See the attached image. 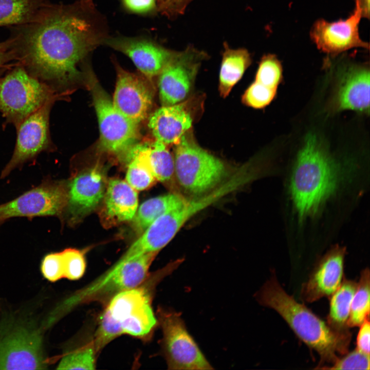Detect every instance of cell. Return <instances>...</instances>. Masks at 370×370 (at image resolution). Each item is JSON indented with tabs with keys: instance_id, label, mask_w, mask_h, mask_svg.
<instances>
[{
	"instance_id": "cell-2",
	"label": "cell",
	"mask_w": 370,
	"mask_h": 370,
	"mask_svg": "<svg viewBox=\"0 0 370 370\" xmlns=\"http://www.w3.org/2000/svg\"><path fill=\"white\" fill-rule=\"evenodd\" d=\"M339 164L315 134L306 136L293 166L289 191L300 221L316 215L342 179Z\"/></svg>"
},
{
	"instance_id": "cell-32",
	"label": "cell",
	"mask_w": 370,
	"mask_h": 370,
	"mask_svg": "<svg viewBox=\"0 0 370 370\" xmlns=\"http://www.w3.org/2000/svg\"><path fill=\"white\" fill-rule=\"evenodd\" d=\"M276 89L254 81L246 90L243 101L247 105L261 108L268 105L274 98Z\"/></svg>"
},
{
	"instance_id": "cell-4",
	"label": "cell",
	"mask_w": 370,
	"mask_h": 370,
	"mask_svg": "<svg viewBox=\"0 0 370 370\" xmlns=\"http://www.w3.org/2000/svg\"><path fill=\"white\" fill-rule=\"evenodd\" d=\"M259 169L246 166L235 172L218 186L201 195L186 199L178 207L155 220L147 228L149 236L159 248L165 247L191 218L224 196L258 177Z\"/></svg>"
},
{
	"instance_id": "cell-13",
	"label": "cell",
	"mask_w": 370,
	"mask_h": 370,
	"mask_svg": "<svg viewBox=\"0 0 370 370\" xmlns=\"http://www.w3.org/2000/svg\"><path fill=\"white\" fill-rule=\"evenodd\" d=\"M67 201V190L59 183L44 181L15 199L0 205V218L54 216L62 213Z\"/></svg>"
},
{
	"instance_id": "cell-19",
	"label": "cell",
	"mask_w": 370,
	"mask_h": 370,
	"mask_svg": "<svg viewBox=\"0 0 370 370\" xmlns=\"http://www.w3.org/2000/svg\"><path fill=\"white\" fill-rule=\"evenodd\" d=\"M334 99L338 110L369 111V70L366 66L348 63L341 66Z\"/></svg>"
},
{
	"instance_id": "cell-6",
	"label": "cell",
	"mask_w": 370,
	"mask_h": 370,
	"mask_svg": "<svg viewBox=\"0 0 370 370\" xmlns=\"http://www.w3.org/2000/svg\"><path fill=\"white\" fill-rule=\"evenodd\" d=\"M175 176L190 193L201 195L218 186L227 174L225 164L185 134L175 144Z\"/></svg>"
},
{
	"instance_id": "cell-10",
	"label": "cell",
	"mask_w": 370,
	"mask_h": 370,
	"mask_svg": "<svg viewBox=\"0 0 370 370\" xmlns=\"http://www.w3.org/2000/svg\"><path fill=\"white\" fill-rule=\"evenodd\" d=\"M151 304L148 290L138 286L115 294L105 310L122 334L145 338L152 333L157 323Z\"/></svg>"
},
{
	"instance_id": "cell-18",
	"label": "cell",
	"mask_w": 370,
	"mask_h": 370,
	"mask_svg": "<svg viewBox=\"0 0 370 370\" xmlns=\"http://www.w3.org/2000/svg\"><path fill=\"white\" fill-rule=\"evenodd\" d=\"M105 176L98 166L88 169L76 176L67 190L69 218L75 221L90 213L104 196Z\"/></svg>"
},
{
	"instance_id": "cell-36",
	"label": "cell",
	"mask_w": 370,
	"mask_h": 370,
	"mask_svg": "<svg viewBox=\"0 0 370 370\" xmlns=\"http://www.w3.org/2000/svg\"><path fill=\"white\" fill-rule=\"evenodd\" d=\"M158 12L170 19L182 14L193 0H156Z\"/></svg>"
},
{
	"instance_id": "cell-35",
	"label": "cell",
	"mask_w": 370,
	"mask_h": 370,
	"mask_svg": "<svg viewBox=\"0 0 370 370\" xmlns=\"http://www.w3.org/2000/svg\"><path fill=\"white\" fill-rule=\"evenodd\" d=\"M41 271L45 279L55 282L64 278V264L61 252L46 255L41 264Z\"/></svg>"
},
{
	"instance_id": "cell-16",
	"label": "cell",
	"mask_w": 370,
	"mask_h": 370,
	"mask_svg": "<svg viewBox=\"0 0 370 370\" xmlns=\"http://www.w3.org/2000/svg\"><path fill=\"white\" fill-rule=\"evenodd\" d=\"M104 45L126 55L149 78L159 75L176 52L150 38L141 36H108Z\"/></svg>"
},
{
	"instance_id": "cell-24",
	"label": "cell",
	"mask_w": 370,
	"mask_h": 370,
	"mask_svg": "<svg viewBox=\"0 0 370 370\" xmlns=\"http://www.w3.org/2000/svg\"><path fill=\"white\" fill-rule=\"evenodd\" d=\"M357 283L344 279L337 290L331 295L327 323L335 330L350 333L347 325L351 301Z\"/></svg>"
},
{
	"instance_id": "cell-38",
	"label": "cell",
	"mask_w": 370,
	"mask_h": 370,
	"mask_svg": "<svg viewBox=\"0 0 370 370\" xmlns=\"http://www.w3.org/2000/svg\"><path fill=\"white\" fill-rule=\"evenodd\" d=\"M18 57L16 36L0 43V67L7 62Z\"/></svg>"
},
{
	"instance_id": "cell-8",
	"label": "cell",
	"mask_w": 370,
	"mask_h": 370,
	"mask_svg": "<svg viewBox=\"0 0 370 370\" xmlns=\"http://www.w3.org/2000/svg\"><path fill=\"white\" fill-rule=\"evenodd\" d=\"M157 318L163 334L161 346L169 369H213L188 331L180 313L159 308Z\"/></svg>"
},
{
	"instance_id": "cell-37",
	"label": "cell",
	"mask_w": 370,
	"mask_h": 370,
	"mask_svg": "<svg viewBox=\"0 0 370 370\" xmlns=\"http://www.w3.org/2000/svg\"><path fill=\"white\" fill-rule=\"evenodd\" d=\"M123 8L128 12L141 15H153L158 12L156 0H121Z\"/></svg>"
},
{
	"instance_id": "cell-5",
	"label": "cell",
	"mask_w": 370,
	"mask_h": 370,
	"mask_svg": "<svg viewBox=\"0 0 370 370\" xmlns=\"http://www.w3.org/2000/svg\"><path fill=\"white\" fill-rule=\"evenodd\" d=\"M157 253L151 252L121 257L107 272L68 299L55 313L64 312L82 303L103 300L139 286L146 279Z\"/></svg>"
},
{
	"instance_id": "cell-39",
	"label": "cell",
	"mask_w": 370,
	"mask_h": 370,
	"mask_svg": "<svg viewBox=\"0 0 370 370\" xmlns=\"http://www.w3.org/2000/svg\"><path fill=\"white\" fill-rule=\"evenodd\" d=\"M357 338V349L369 355L370 324L369 318L365 319L360 325Z\"/></svg>"
},
{
	"instance_id": "cell-27",
	"label": "cell",
	"mask_w": 370,
	"mask_h": 370,
	"mask_svg": "<svg viewBox=\"0 0 370 370\" xmlns=\"http://www.w3.org/2000/svg\"><path fill=\"white\" fill-rule=\"evenodd\" d=\"M45 0H0V26L28 22L44 5Z\"/></svg>"
},
{
	"instance_id": "cell-17",
	"label": "cell",
	"mask_w": 370,
	"mask_h": 370,
	"mask_svg": "<svg viewBox=\"0 0 370 370\" xmlns=\"http://www.w3.org/2000/svg\"><path fill=\"white\" fill-rule=\"evenodd\" d=\"M117 81L112 100L115 107L139 124L146 119L152 107L153 91L143 79L123 69L116 62Z\"/></svg>"
},
{
	"instance_id": "cell-21",
	"label": "cell",
	"mask_w": 370,
	"mask_h": 370,
	"mask_svg": "<svg viewBox=\"0 0 370 370\" xmlns=\"http://www.w3.org/2000/svg\"><path fill=\"white\" fill-rule=\"evenodd\" d=\"M193 119L181 103L162 106L150 116L149 127L156 140L164 144H177L191 127Z\"/></svg>"
},
{
	"instance_id": "cell-33",
	"label": "cell",
	"mask_w": 370,
	"mask_h": 370,
	"mask_svg": "<svg viewBox=\"0 0 370 370\" xmlns=\"http://www.w3.org/2000/svg\"><path fill=\"white\" fill-rule=\"evenodd\" d=\"M64 264V278L70 280L80 279L85 271L86 261L83 252L68 248L61 252Z\"/></svg>"
},
{
	"instance_id": "cell-15",
	"label": "cell",
	"mask_w": 370,
	"mask_h": 370,
	"mask_svg": "<svg viewBox=\"0 0 370 370\" xmlns=\"http://www.w3.org/2000/svg\"><path fill=\"white\" fill-rule=\"evenodd\" d=\"M362 17L358 3L356 2L351 14L345 20L329 22L320 18L312 25L310 36L317 48L331 55L354 48L369 49V44L360 36L359 25Z\"/></svg>"
},
{
	"instance_id": "cell-40",
	"label": "cell",
	"mask_w": 370,
	"mask_h": 370,
	"mask_svg": "<svg viewBox=\"0 0 370 370\" xmlns=\"http://www.w3.org/2000/svg\"><path fill=\"white\" fill-rule=\"evenodd\" d=\"M5 220L3 219L0 218V226L4 223Z\"/></svg>"
},
{
	"instance_id": "cell-11",
	"label": "cell",
	"mask_w": 370,
	"mask_h": 370,
	"mask_svg": "<svg viewBox=\"0 0 370 370\" xmlns=\"http://www.w3.org/2000/svg\"><path fill=\"white\" fill-rule=\"evenodd\" d=\"M47 366L39 330L17 325L0 337V369H42Z\"/></svg>"
},
{
	"instance_id": "cell-12",
	"label": "cell",
	"mask_w": 370,
	"mask_h": 370,
	"mask_svg": "<svg viewBox=\"0 0 370 370\" xmlns=\"http://www.w3.org/2000/svg\"><path fill=\"white\" fill-rule=\"evenodd\" d=\"M207 53L189 45L175 53L159 75V91L163 106L179 103L190 92L201 62Z\"/></svg>"
},
{
	"instance_id": "cell-9",
	"label": "cell",
	"mask_w": 370,
	"mask_h": 370,
	"mask_svg": "<svg viewBox=\"0 0 370 370\" xmlns=\"http://www.w3.org/2000/svg\"><path fill=\"white\" fill-rule=\"evenodd\" d=\"M50 99L47 86L22 67L0 80V111L16 126Z\"/></svg>"
},
{
	"instance_id": "cell-29",
	"label": "cell",
	"mask_w": 370,
	"mask_h": 370,
	"mask_svg": "<svg viewBox=\"0 0 370 370\" xmlns=\"http://www.w3.org/2000/svg\"><path fill=\"white\" fill-rule=\"evenodd\" d=\"M369 271L361 272L357 288L353 297L347 325L348 328L360 325L369 317Z\"/></svg>"
},
{
	"instance_id": "cell-28",
	"label": "cell",
	"mask_w": 370,
	"mask_h": 370,
	"mask_svg": "<svg viewBox=\"0 0 370 370\" xmlns=\"http://www.w3.org/2000/svg\"><path fill=\"white\" fill-rule=\"evenodd\" d=\"M149 164L156 180L165 182L175 176L174 156L166 145L156 140L145 145Z\"/></svg>"
},
{
	"instance_id": "cell-31",
	"label": "cell",
	"mask_w": 370,
	"mask_h": 370,
	"mask_svg": "<svg viewBox=\"0 0 370 370\" xmlns=\"http://www.w3.org/2000/svg\"><path fill=\"white\" fill-rule=\"evenodd\" d=\"M93 344L65 355L60 361L58 369H94L95 354Z\"/></svg>"
},
{
	"instance_id": "cell-1",
	"label": "cell",
	"mask_w": 370,
	"mask_h": 370,
	"mask_svg": "<svg viewBox=\"0 0 370 370\" xmlns=\"http://www.w3.org/2000/svg\"><path fill=\"white\" fill-rule=\"evenodd\" d=\"M24 25L16 36L18 56L36 77L61 83L78 78V64L109 36L93 0L44 5Z\"/></svg>"
},
{
	"instance_id": "cell-25",
	"label": "cell",
	"mask_w": 370,
	"mask_h": 370,
	"mask_svg": "<svg viewBox=\"0 0 370 370\" xmlns=\"http://www.w3.org/2000/svg\"><path fill=\"white\" fill-rule=\"evenodd\" d=\"M186 199L176 193L167 194L150 198L142 202L133 218V226L139 233L166 212L179 206Z\"/></svg>"
},
{
	"instance_id": "cell-20",
	"label": "cell",
	"mask_w": 370,
	"mask_h": 370,
	"mask_svg": "<svg viewBox=\"0 0 370 370\" xmlns=\"http://www.w3.org/2000/svg\"><path fill=\"white\" fill-rule=\"evenodd\" d=\"M345 249L336 246L318 262L302 285L301 298L312 303L324 297H331L340 286L343 274Z\"/></svg>"
},
{
	"instance_id": "cell-22",
	"label": "cell",
	"mask_w": 370,
	"mask_h": 370,
	"mask_svg": "<svg viewBox=\"0 0 370 370\" xmlns=\"http://www.w3.org/2000/svg\"><path fill=\"white\" fill-rule=\"evenodd\" d=\"M104 197L103 215L108 222L116 224L133 219L138 206V193L126 181L110 179Z\"/></svg>"
},
{
	"instance_id": "cell-14",
	"label": "cell",
	"mask_w": 370,
	"mask_h": 370,
	"mask_svg": "<svg viewBox=\"0 0 370 370\" xmlns=\"http://www.w3.org/2000/svg\"><path fill=\"white\" fill-rule=\"evenodd\" d=\"M52 103L51 99L48 100L16 126L15 149L11 158L2 172L1 178L6 177L15 168L49 147V117Z\"/></svg>"
},
{
	"instance_id": "cell-30",
	"label": "cell",
	"mask_w": 370,
	"mask_h": 370,
	"mask_svg": "<svg viewBox=\"0 0 370 370\" xmlns=\"http://www.w3.org/2000/svg\"><path fill=\"white\" fill-rule=\"evenodd\" d=\"M282 79V66L276 55H264L260 62L255 81L276 89Z\"/></svg>"
},
{
	"instance_id": "cell-26",
	"label": "cell",
	"mask_w": 370,
	"mask_h": 370,
	"mask_svg": "<svg viewBox=\"0 0 370 370\" xmlns=\"http://www.w3.org/2000/svg\"><path fill=\"white\" fill-rule=\"evenodd\" d=\"M127 158L130 161L126 181L136 191L144 190L151 186L156 179L149 164L145 145H136Z\"/></svg>"
},
{
	"instance_id": "cell-34",
	"label": "cell",
	"mask_w": 370,
	"mask_h": 370,
	"mask_svg": "<svg viewBox=\"0 0 370 370\" xmlns=\"http://www.w3.org/2000/svg\"><path fill=\"white\" fill-rule=\"evenodd\" d=\"M369 355L356 348L347 353L343 357L338 358L331 366H327L323 369L369 370Z\"/></svg>"
},
{
	"instance_id": "cell-7",
	"label": "cell",
	"mask_w": 370,
	"mask_h": 370,
	"mask_svg": "<svg viewBox=\"0 0 370 370\" xmlns=\"http://www.w3.org/2000/svg\"><path fill=\"white\" fill-rule=\"evenodd\" d=\"M88 78L98 120L100 148L107 152L127 156L136 145L139 136L138 124L115 107L93 74L89 72Z\"/></svg>"
},
{
	"instance_id": "cell-3",
	"label": "cell",
	"mask_w": 370,
	"mask_h": 370,
	"mask_svg": "<svg viewBox=\"0 0 370 370\" xmlns=\"http://www.w3.org/2000/svg\"><path fill=\"white\" fill-rule=\"evenodd\" d=\"M261 305L275 310L287 323L298 337L320 355L316 368L325 363L333 364L337 354L348 353L350 333L335 330L304 305L298 302L281 287L272 275L256 293Z\"/></svg>"
},
{
	"instance_id": "cell-23",
	"label": "cell",
	"mask_w": 370,
	"mask_h": 370,
	"mask_svg": "<svg viewBox=\"0 0 370 370\" xmlns=\"http://www.w3.org/2000/svg\"><path fill=\"white\" fill-rule=\"evenodd\" d=\"M223 45L219 91L222 97H226L251 64V58L245 48H231L226 42Z\"/></svg>"
}]
</instances>
